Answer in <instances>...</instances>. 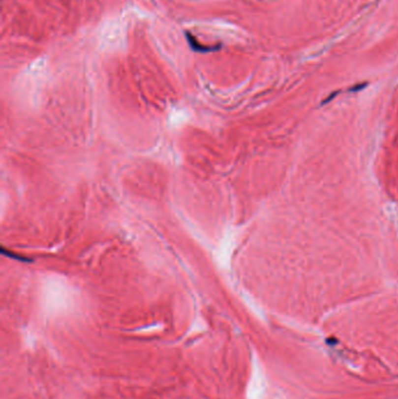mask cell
<instances>
[{
    "label": "cell",
    "mask_w": 398,
    "mask_h": 399,
    "mask_svg": "<svg viewBox=\"0 0 398 399\" xmlns=\"http://www.w3.org/2000/svg\"><path fill=\"white\" fill-rule=\"evenodd\" d=\"M184 35H186V39L188 41V43H189L190 48H192L194 52H197V53H208V52H215V50H218L221 48V45H217V46H205V45H201V43L199 42V40L196 39L195 36H193L192 34L189 32H186L184 33Z\"/></svg>",
    "instance_id": "6da1fadb"
},
{
    "label": "cell",
    "mask_w": 398,
    "mask_h": 399,
    "mask_svg": "<svg viewBox=\"0 0 398 399\" xmlns=\"http://www.w3.org/2000/svg\"><path fill=\"white\" fill-rule=\"evenodd\" d=\"M367 86V83H363V84H357V86H354V87H352L350 88V91H353V92H355V91H359V90H361V89H363V88H365Z\"/></svg>",
    "instance_id": "7a4b0ae2"
}]
</instances>
